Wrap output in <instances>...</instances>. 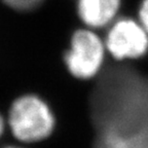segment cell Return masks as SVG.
<instances>
[{"instance_id":"obj_4","label":"cell","mask_w":148,"mask_h":148,"mask_svg":"<svg viewBox=\"0 0 148 148\" xmlns=\"http://www.w3.org/2000/svg\"><path fill=\"white\" fill-rule=\"evenodd\" d=\"M120 6V0H78L80 20L88 28H102L112 23Z\"/></svg>"},{"instance_id":"obj_6","label":"cell","mask_w":148,"mask_h":148,"mask_svg":"<svg viewBox=\"0 0 148 148\" xmlns=\"http://www.w3.org/2000/svg\"><path fill=\"white\" fill-rule=\"evenodd\" d=\"M139 22L148 32V0H143L139 9Z\"/></svg>"},{"instance_id":"obj_7","label":"cell","mask_w":148,"mask_h":148,"mask_svg":"<svg viewBox=\"0 0 148 148\" xmlns=\"http://www.w3.org/2000/svg\"><path fill=\"white\" fill-rule=\"evenodd\" d=\"M6 127H7L6 119H5V118L3 117L2 114L0 113V139H1V137H2L3 134H4Z\"/></svg>"},{"instance_id":"obj_3","label":"cell","mask_w":148,"mask_h":148,"mask_svg":"<svg viewBox=\"0 0 148 148\" xmlns=\"http://www.w3.org/2000/svg\"><path fill=\"white\" fill-rule=\"evenodd\" d=\"M105 45L116 60L140 59L148 51V32L140 22L121 18L109 28Z\"/></svg>"},{"instance_id":"obj_1","label":"cell","mask_w":148,"mask_h":148,"mask_svg":"<svg viewBox=\"0 0 148 148\" xmlns=\"http://www.w3.org/2000/svg\"><path fill=\"white\" fill-rule=\"evenodd\" d=\"M7 127L16 141L33 144L47 139L56 127V118L51 106L35 94L16 98L9 107Z\"/></svg>"},{"instance_id":"obj_8","label":"cell","mask_w":148,"mask_h":148,"mask_svg":"<svg viewBox=\"0 0 148 148\" xmlns=\"http://www.w3.org/2000/svg\"><path fill=\"white\" fill-rule=\"evenodd\" d=\"M3 148H25V147H22V146H16V145H8V146H5Z\"/></svg>"},{"instance_id":"obj_5","label":"cell","mask_w":148,"mask_h":148,"mask_svg":"<svg viewBox=\"0 0 148 148\" xmlns=\"http://www.w3.org/2000/svg\"><path fill=\"white\" fill-rule=\"evenodd\" d=\"M2 1L16 10L27 12V10H32L37 6H39L43 0H2Z\"/></svg>"},{"instance_id":"obj_2","label":"cell","mask_w":148,"mask_h":148,"mask_svg":"<svg viewBox=\"0 0 148 148\" xmlns=\"http://www.w3.org/2000/svg\"><path fill=\"white\" fill-rule=\"evenodd\" d=\"M105 41L90 29H80L73 33L70 46L65 53L64 62L72 76L81 80L95 77L104 64Z\"/></svg>"}]
</instances>
